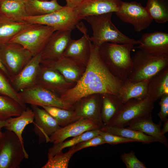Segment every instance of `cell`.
Returning a JSON list of instances; mask_svg holds the SVG:
<instances>
[{"label": "cell", "instance_id": "1", "mask_svg": "<svg viewBox=\"0 0 168 168\" xmlns=\"http://www.w3.org/2000/svg\"><path fill=\"white\" fill-rule=\"evenodd\" d=\"M123 82L111 73L100 57L99 47L92 44L89 60L81 77L73 86L59 96L73 107L80 99L92 94L118 96Z\"/></svg>", "mask_w": 168, "mask_h": 168}, {"label": "cell", "instance_id": "2", "mask_svg": "<svg viewBox=\"0 0 168 168\" xmlns=\"http://www.w3.org/2000/svg\"><path fill=\"white\" fill-rule=\"evenodd\" d=\"M134 45L105 42L99 47L100 57L111 73L124 82L127 79L132 70L131 51Z\"/></svg>", "mask_w": 168, "mask_h": 168}, {"label": "cell", "instance_id": "3", "mask_svg": "<svg viewBox=\"0 0 168 168\" xmlns=\"http://www.w3.org/2000/svg\"><path fill=\"white\" fill-rule=\"evenodd\" d=\"M112 14L110 12L84 18L83 19L91 25L93 31L92 36L90 37L92 44L99 47L105 42L138 44V40L125 35L113 24L111 20Z\"/></svg>", "mask_w": 168, "mask_h": 168}, {"label": "cell", "instance_id": "4", "mask_svg": "<svg viewBox=\"0 0 168 168\" xmlns=\"http://www.w3.org/2000/svg\"><path fill=\"white\" fill-rule=\"evenodd\" d=\"M55 31L46 25L30 23L9 41L21 45L34 56L41 52Z\"/></svg>", "mask_w": 168, "mask_h": 168}, {"label": "cell", "instance_id": "5", "mask_svg": "<svg viewBox=\"0 0 168 168\" xmlns=\"http://www.w3.org/2000/svg\"><path fill=\"white\" fill-rule=\"evenodd\" d=\"M133 68L127 79L138 82L148 80L168 66V58L154 56L140 50L132 57Z\"/></svg>", "mask_w": 168, "mask_h": 168}, {"label": "cell", "instance_id": "6", "mask_svg": "<svg viewBox=\"0 0 168 168\" xmlns=\"http://www.w3.org/2000/svg\"><path fill=\"white\" fill-rule=\"evenodd\" d=\"M29 155L18 136L13 132H2L0 146V168H18Z\"/></svg>", "mask_w": 168, "mask_h": 168}, {"label": "cell", "instance_id": "7", "mask_svg": "<svg viewBox=\"0 0 168 168\" xmlns=\"http://www.w3.org/2000/svg\"><path fill=\"white\" fill-rule=\"evenodd\" d=\"M33 57L28 50L19 44L0 41V60L9 79L17 75Z\"/></svg>", "mask_w": 168, "mask_h": 168}, {"label": "cell", "instance_id": "8", "mask_svg": "<svg viewBox=\"0 0 168 168\" xmlns=\"http://www.w3.org/2000/svg\"><path fill=\"white\" fill-rule=\"evenodd\" d=\"M81 20L77 16L74 9L66 6L47 14L39 16H27L23 19V21L28 23L51 27L55 31H72Z\"/></svg>", "mask_w": 168, "mask_h": 168}, {"label": "cell", "instance_id": "9", "mask_svg": "<svg viewBox=\"0 0 168 168\" xmlns=\"http://www.w3.org/2000/svg\"><path fill=\"white\" fill-rule=\"evenodd\" d=\"M154 102L147 96L140 100L130 99L123 104L107 126L124 127L133 119L148 116L151 114Z\"/></svg>", "mask_w": 168, "mask_h": 168}, {"label": "cell", "instance_id": "10", "mask_svg": "<svg viewBox=\"0 0 168 168\" xmlns=\"http://www.w3.org/2000/svg\"><path fill=\"white\" fill-rule=\"evenodd\" d=\"M115 13L122 21L132 25L137 32L147 28L153 21L145 7L136 1H122Z\"/></svg>", "mask_w": 168, "mask_h": 168}, {"label": "cell", "instance_id": "11", "mask_svg": "<svg viewBox=\"0 0 168 168\" xmlns=\"http://www.w3.org/2000/svg\"><path fill=\"white\" fill-rule=\"evenodd\" d=\"M19 93L24 102L31 105L52 106L73 110V107L64 102L58 94L35 85Z\"/></svg>", "mask_w": 168, "mask_h": 168}, {"label": "cell", "instance_id": "12", "mask_svg": "<svg viewBox=\"0 0 168 168\" xmlns=\"http://www.w3.org/2000/svg\"><path fill=\"white\" fill-rule=\"evenodd\" d=\"M76 28L83 33V35L78 39L70 40L63 56L86 68L90 58L92 44L82 22H79Z\"/></svg>", "mask_w": 168, "mask_h": 168}, {"label": "cell", "instance_id": "13", "mask_svg": "<svg viewBox=\"0 0 168 168\" xmlns=\"http://www.w3.org/2000/svg\"><path fill=\"white\" fill-rule=\"evenodd\" d=\"M75 84L67 81L57 70L41 63L35 85L60 96Z\"/></svg>", "mask_w": 168, "mask_h": 168}, {"label": "cell", "instance_id": "14", "mask_svg": "<svg viewBox=\"0 0 168 168\" xmlns=\"http://www.w3.org/2000/svg\"><path fill=\"white\" fill-rule=\"evenodd\" d=\"M73 110L78 119L91 120L102 128L104 125L101 117V100L99 94H94L83 97L73 105Z\"/></svg>", "mask_w": 168, "mask_h": 168}, {"label": "cell", "instance_id": "15", "mask_svg": "<svg viewBox=\"0 0 168 168\" xmlns=\"http://www.w3.org/2000/svg\"><path fill=\"white\" fill-rule=\"evenodd\" d=\"M138 48L151 55L168 58V33L156 31L143 34Z\"/></svg>", "mask_w": 168, "mask_h": 168}, {"label": "cell", "instance_id": "16", "mask_svg": "<svg viewBox=\"0 0 168 168\" xmlns=\"http://www.w3.org/2000/svg\"><path fill=\"white\" fill-rule=\"evenodd\" d=\"M71 30L54 32L41 52V61L54 60L63 56L71 38Z\"/></svg>", "mask_w": 168, "mask_h": 168}, {"label": "cell", "instance_id": "17", "mask_svg": "<svg viewBox=\"0 0 168 168\" xmlns=\"http://www.w3.org/2000/svg\"><path fill=\"white\" fill-rule=\"evenodd\" d=\"M122 0H83L74 8L77 16L81 20L86 16L115 12Z\"/></svg>", "mask_w": 168, "mask_h": 168}, {"label": "cell", "instance_id": "18", "mask_svg": "<svg viewBox=\"0 0 168 168\" xmlns=\"http://www.w3.org/2000/svg\"><path fill=\"white\" fill-rule=\"evenodd\" d=\"M34 114V131L39 138L40 142H49V137L61 127L55 119L44 109L31 105Z\"/></svg>", "mask_w": 168, "mask_h": 168}, {"label": "cell", "instance_id": "19", "mask_svg": "<svg viewBox=\"0 0 168 168\" xmlns=\"http://www.w3.org/2000/svg\"><path fill=\"white\" fill-rule=\"evenodd\" d=\"M41 61L40 53L33 56L17 75L10 79L16 91L19 92L35 85Z\"/></svg>", "mask_w": 168, "mask_h": 168}, {"label": "cell", "instance_id": "20", "mask_svg": "<svg viewBox=\"0 0 168 168\" xmlns=\"http://www.w3.org/2000/svg\"><path fill=\"white\" fill-rule=\"evenodd\" d=\"M101 128L98 124L91 120L80 118L56 130L49 137V142L54 144L58 143L69 138L79 135L87 131Z\"/></svg>", "mask_w": 168, "mask_h": 168}, {"label": "cell", "instance_id": "21", "mask_svg": "<svg viewBox=\"0 0 168 168\" xmlns=\"http://www.w3.org/2000/svg\"><path fill=\"white\" fill-rule=\"evenodd\" d=\"M151 114L148 116L137 118L130 121L127 124V128L143 133L155 138L160 142L168 148L167 138L161 131V122L156 124L153 121Z\"/></svg>", "mask_w": 168, "mask_h": 168}, {"label": "cell", "instance_id": "22", "mask_svg": "<svg viewBox=\"0 0 168 168\" xmlns=\"http://www.w3.org/2000/svg\"><path fill=\"white\" fill-rule=\"evenodd\" d=\"M41 63L57 70L67 81L74 84L81 78L85 69L63 56L54 60L41 62Z\"/></svg>", "mask_w": 168, "mask_h": 168}, {"label": "cell", "instance_id": "23", "mask_svg": "<svg viewBox=\"0 0 168 168\" xmlns=\"http://www.w3.org/2000/svg\"><path fill=\"white\" fill-rule=\"evenodd\" d=\"M168 94V66L148 79L147 96L155 102Z\"/></svg>", "mask_w": 168, "mask_h": 168}, {"label": "cell", "instance_id": "24", "mask_svg": "<svg viewBox=\"0 0 168 168\" xmlns=\"http://www.w3.org/2000/svg\"><path fill=\"white\" fill-rule=\"evenodd\" d=\"M148 80L133 82L127 79L123 82L118 96L124 104L131 99L142 100L147 96Z\"/></svg>", "mask_w": 168, "mask_h": 168}, {"label": "cell", "instance_id": "25", "mask_svg": "<svg viewBox=\"0 0 168 168\" xmlns=\"http://www.w3.org/2000/svg\"><path fill=\"white\" fill-rule=\"evenodd\" d=\"M34 119V114L32 109L26 108L19 115L7 119L4 128L6 130L14 132L24 146L22 133L27 125L33 123Z\"/></svg>", "mask_w": 168, "mask_h": 168}, {"label": "cell", "instance_id": "26", "mask_svg": "<svg viewBox=\"0 0 168 168\" xmlns=\"http://www.w3.org/2000/svg\"><path fill=\"white\" fill-rule=\"evenodd\" d=\"M100 95L101 119L104 126H107L119 110L123 104L118 96L109 94Z\"/></svg>", "mask_w": 168, "mask_h": 168}, {"label": "cell", "instance_id": "27", "mask_svg": "<svg viewBox=\"0 0 168 168\" xmlns=\"http://www.w3.org/2000/svg\"><path fill=\"white\" fill-rule=\"evenodd\" d=\"M25 10L27 16H39L47 14L62 8L57 0L43 1L25 0Z\"/></svg>", "mask_w": 168, "mask_h": 168}, {"label": "cell", "instance_id": "28", "mask_svg": "<svg viewBox=\"0 0 168 168\" xmlns=\"http://www.w3.org/2000/svg\"><path fill=\"white\" fill-rule=\"evenodd\" d=\"M0 13L13 21L24 22L27 16L24 0H2L0 4Z\"/></svg>", "mask_w": 168, "mask_h": 168}, {"label": "cell", "instance_id": "29", "mask_svg": "<svg viewBox=\"0 0 168 168\" xmlns=\"http://www.w3.org/2000/svg\"><path fill=\"white\" fill-rule=\"evenodd\" d=\"M101 130L125 138L133 140L136 142L149 144L158 142L155 138L143 133L124 127L104 126Z\"/></svg>", "mask_w": 168, "mask_h": 168}, {"label": "cell", "instance_id": "30", "mask_svg": "<svg viewBox=\"0 0 168 168\" xmlns=\"http://www.w3.org/2000/svg\"><path fill=\"white\" fill-rule=\"evenodd\" d=\"M30 24L13 21L0 13V41H9Z\"/></svg>", "mask_w": 168, "mask_h": 168}, {"label": "cell", "instance_id": "31", "mask_svg": "<svg viewBox=\"0 0 168 168\" xmlns=\"http://www.w3.org/2000/svg\"><path fill=\"white\" fill-rule=\"evenodd\" d=\"M145 7L156 22L165 24L168 21V0H147Z\"/></svg>", "mask_w": 168, "mask_h": 168}, {"label": "cell", "instance_id": "32", "mask_svg": "<svg viewBox=\"0 0 168 168\" xmlns=\"http://www.w3.org/2000/svg\"><path fill=\"white\" fill-rule=\"evenodd\" d=\"M100 129L87 131L79 135L73 137L71 139L54 143L53 146L48 150V157L54 156L66 148L72 147L82 141L99 135Z\"/></svg>", "mask_w": 168, "mask_h": 168}, {"label": "cell", "instance_id": "33", "mask_svg": "<svg viewBox=\"0 0 168 168\" xmlns=\"http://www.w3.org/2000/svg\"><path fill=\"white\" fill-rule=\"evenodd\" d=\"M41 107L55 119L61 127L78 119L73 110L52 106H43Z\"/></svg>", "mask_w": 168, "mask_h": 168}, {"label": "cell", "instance_id": "34", "mask_svg": "<svg viewBox=\"0 0 168 168\" xmlns=\"http://www.w3.org/2000/svg\"><path fill=\"white\" fill-rule=\"evenodd\" d=\"M25 109L15 100L0 94V118L7 119L18 116Z\"/></svg>", "mask_w": 168, "mask_h": 168}, {"label": "cell", "instance_id": "35", "mask_svg": "<svg viewBox=\"0 0 168 168\" xmlns=\"http://www.w3.org/2000/svg\"><path fill=\"white\" fill-rule=\"evenodd\" d=\"M0 94L15 100L25 109L26 108L19 92L14 88L9 78L0 69Z\"/></svg>", "mask_w": 168, "mask_h": 168}, {"label": "cell", "instance_id": "36", "mask_svg": "<svg viewBox=\"0 0 168 168\" xmlns=\"http://www.w3.org/2000/svg\"><path fill=\"white\" fill-rule=\"evenodd\" d=\"M75 152L71 148L65 153L62 151L48 157L47 163L42 168H67L70 160Z\"/></svg>", "mask_w": 168, "mask_h": 168}, {"label": "cell", "instance_id": "37", "mask_svg": "<svg viewBox=\"0 0 168 168\" xmlns=\"http://www.w3.org/2000/svg\"><path fill=\"white\" fill-rule=\"evenodd\" d=\"M120 157L127 168H147L145 163L138 159L135 152L133 151L127 153L124 152L121 155Z\"/></svg>", "mask_w": 168, "mask_h": 168}, {"label": "cell", "instance_id": "38", "mask_svg": "<svg viewBox=\"0 0 168 168\" xmlns=\"http://www.w3.org/2000/svg\"><path fill=\"white\" fill-rule=\"evenodd\" d=\"M106 143L103 138L100 135L82 141L77 145L71 147L75 152L83 148L91 147H96Z\"/></svg>", "mask_w": 168, "mask_h": 168}, {"label": "cell", "instance_id": "39", "mask_svg": "<svg viewBox=\"0 0 168 168\" xmlns=\"http://www.w3.org/2000/svg\"><path fill=\"white\" fill-rule=\"evenodd\" d=\"M99 135L102 137L106 143H108L111 145L136 142L133 140L114 134L102 131L101 129Z\"/></svg>", "mask_w": 168, "mask_h": 168}, {"label": "cell", "instance_id": "40", "mask_svg": "<svg viewBox=\"0 0 168 168\" xmlns=\"http://www.w3.org/2000/svg\"><path fill=\"white\" fill-rule=\"evenodd\" d=\"M160 99V110L157 115L161 122H164L168 120V94L164 95Z\"/></svg>", "mask_w": 168, "mask_h": 168}, {"label": "cell", "instance_id": "41", "mask_svg": "<svg viewBox=\"0 0 168 168\" xmlns=\"http://www.w3.org/2000/svg\"><path fill=\"white\" fill-rule=\"evenodd\" d=\"M83 0H65L67 7L74 9L78 6Z\"/></svg>", "mask_w": 168, "mask_h": 168}, {"label": "cell", "instance_id": "42", "mask_svg": "<svg viewBox=\"0 0 168 168\" xmlns=\"http://www.w3.org/2000/svg\"><path fill=\"white\" fill-rule=\"evenodd\" d=\"M163 127L161 129V131L162 133L165 134L168 132V120L164 122Z\"/></svg>", "mask_w": 168, "mask_h": 168}, {"label": "cell", "instance_id": "43", "mask_svg": "<svg viewBox=\"0 0 168 168\" xmlns=\"http://www.w3.org/2000/svg\"><path fill=\"white\" fill-rule=\"evenodd\" d=\"M0 69L2 70L3 72L6 75L7 77L9 79V74L8 73V72L4 67V66L3 65L1 60H0Z\"/></svg>", "mask_w": 168, "mask_h": 168}, {"label": "cell", "instance_id": "44", "mask_svg": "<svg viewBox=\"0 0 168 168\" xmlns=\"http://www.w3.org/2000/svg\"><path fill=\"white\" fill-rule=\"evenodd\" d=\"M7 122V119H3L0 118V131L2 128H4Z\"/></svg>", "mask_w": 168, "mask_h": 168}, {"label": "cell", "instance_id": "45", "mask_svg": "<svg viewBox=\"0 0 168 168\" xmlns=\"http://www.w3.org/2000/svg\"><path fill=\"white\" fill-rule=\"evenodd\" d=\"M2 132L1 131V130L0 131V146L2 140Z\"/></svg>", "mask_w": 168, "mask_h": 168}, {"label": "cell", "instance_id": "46", "mask_svg": "<svg viewBox=\"0 0 168 168\" xmlns=\"http://www.w3.org/2000/svg\"><path fill=\"white\" fill-rule=\"evenodd\" d=\"M40 0L43 1H48L49 0Z\"/></svg>", "mask_w": 168, "mask_h": 168}, {"label": "cell", "instance_id": "47", "mask_svg": "<svg viewBox=\"0 0 168 168\" xmlns=\"http://www.w3.org/2000/svg\"><path fill=\"white\" fill-rule=\"evenodd\" d=\"M2 0H0V4Z\"/></svg>", "mask_w": 168, "mask_h": 168}, {"label": "cell", "instance_id": "48", "mask_svg": "<svg viewBox=\"0 0 168 168\" xmlns=\"http://www.w3.org/2000/svg\"></svg>", "mask_w": 168, "mask_h": 168}]
</instances>
